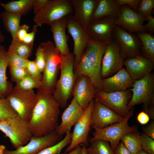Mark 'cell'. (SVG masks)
Wrapping results in <instances>:
<instances>
[{"label": "cell", "instance_id": "cell-1", "mask_svg": "<svg viewBox=\"0 0 154 154\" xmlns=\"http://www.w3.org/2000/svg\"><path fill=\"white\" fill-rule=\"evenodd\" d=\"M37 94V102L28 124L33 136L40 137L55 130L60 107L52 94L38 91Z\"/></svg>", "mask_w": 154, "mask_h": 154}, {"label": "cell", "instance_id": "cell-2", "mask_svg": "<svg viewBox=\"0 0 154 154\" xmlns=\"http://www.w3.org/2000/svg\"><path fill=\"white\" fill-rule=\"evenodd\" d=\"M108 44L91 37L74 72L75 80L78 77L85 75L91 80L97 90H102L100 72L102 58Z\"/></svg>", "mask_w": 154, "mask_h": 154}, {"label": "cell", "instance_id": "cell-3", "mask_svg": "<svg viewBox=\"0 0 154 154\" xmlns=\"http://www.w3.org/2000/svg\"><path fill=\"white\" fill-rule=\"evenodd\" d=\"M74 56L72 53L66 55H60V73L52 95L60 108H64L67 105L72 94L75 79L74 74Z\"/></svg>", "mask_w": 154, "mask_h": 154}, {"label": "cell", "instance_id": "cell-4", "mask_svg": "<svg viewBox=\"0 0 154 154\" xmlns=\"http://www.w3.org/2000/svg\"><path fill=\"white\" fill-rule=\"evenodd\" d=\"M43 49L46 58L45 67L41 80L42 86L37 91L52 94L58 81L60 69V54L50 41L41 42L39 45Z\"/></svg>", "mask_w": 154, "mask_h": 154}, {"label": "cell", "instance_id": "cell-5", "mask_svg": "<svg viewBox=\"0 0 154 154\" xmlns=\"http://www.w3.org/2000/svg\"><path fill=\"white\" fill-rule=\"evenodd\" d=\"M134 110L133 108L131 109L126 116L120 121L102 128H93V137L90 141L102 139L108 141L114 151L123 137L128 133L137 131L136 125L130 126L128 124L129 119L133 116Z\"/></svg>", "mask_w": 154, "mask_h": 154}, {"label": "cell", "instance_id": "cell-6", "mask_svg": "<svg viewBox=\"0 0 154 154\" xmlns=\"http://www.w3.org/2000/svg\"><path fill=\"white\" fill-rule=\"evenodd\" d=\"M0 130L9 138L15 149L26 144L33 136L28 123L19 116L0 120Z\"/></svg>", "mask_w": 154, "mask_h": 154}, {"label": "cell", "instance_id": "cell-7", "mask_svg": "<svg viewBox=\"0 0 154 154\" xmlns=\"http://www.w3.org/2000/svg\"><path fill=\"white\" fill-rule=\"evenodd\" d=\"M74 12L71 0H51L36 14L33 21L38 27L50 26L54 22L72 15Z\"/></svg>", "mask_w": 154, "mask_h": 154}, {"label": "cell", "instance_id": "cell-8", "mask_svg": "<svg viewBox=\"0 0 154 154\" xmlns=\"http://www.w3.org/2000/svg\"><path fill=\"white\" fill-rule=\"evenodd\" d=\"M18 115L29 123L37 101L33 90L22 89L17 85L6 98Z\"/></svg>", "mask_w": 154, "mask_h": 154}, {"label": "cell", "instance_id": "cell-9", "mask_svg": "<svg viewBox=\"0 0 154 154\" xmlns=\"http://www.w3.org/2000/svg\"><path fill=\"white\" fill-rule=\"evenodd\" d=\"M129 88L132 93L128 106L131 109L136 105L143 104V109L149 108L154 100V75L147 74L143 78L135 80Z\"/></svg>", "mask_w": 154, "mask_h": 154}, {"label": "cell", "instance_id": "cell-10", "mask_svg": "<svg viewBox=\"0 0 154 154\" xmlns=\"http://www.w3.org/2000/svg\"><path fill=\"white\" fill-rule=\"evenodd\" d=\"M129 89L111 93L97 90L95 98L123 117H125L131 109L128 105L132 93Z\"/></svg>", "mask_w": 154, "mask_h": 154}, {"label": "cell", "instance_id": "cell-11", "mask_svg": "<svg viewBox=\"0 0 154 154\" xmlns=\"http://www.w3.org/2000/svg\"><path fill=\"white\" fill-rule=\"evenodd\" d=\"M124 60L119 42L117 40L112 39L106 46L102 58L100 72L102 79L112 76L122 68Z\"/></svg>", "mask_w": 154, "mask_h": 154}, {"label": "cell", "instance_id": "cell-12", "mask_svg": "<svg viewBox=\"0 0 154 154\" xmlns=\"http://www.w3.org/2000/svg\"><path fill=\"white\" fill-rule=\"evenodd\" d=\"M66 28L74 41V69L78 64L81 57L91 37L86 29L74 19L72 15L68 16Z\"/></svg>", "mask_w": 154, "mask_h": 154}, {"label": "cell", "instance_id": "cell-13", "mask_svg": "<svg viewBox=\"0 0 154 154\" xmlns=\"http://www.w3.org/2000/svg\"><path fill=\"white\" fill-rule=\"evenodd\" d=\"M94 99L84 110L83 114L74 125L70 143L66 148V154L80 144L88 145V138L91 127V120Z\"/></svg>", "mask_w": 154, "mask_h": 154}, {"label": "cell", "instance_id": "cell-14", "mask_svg": "<svg viewBox=\"0 0 154 154\" xmlns=\"http://www.w3.org/2000/svg\"><path fill=\"white\" fill-rule=\"evenodd\" d=\"M63 138L62 135L55 130L42 137L32 136L25 145L15 150L5 148L3 154H37L43 149L57 143Z\"/></svg>", "mask_w": 154, "mask_h": 154}, {"label": "cell", "instance_id": "cell-15", "mask_svg": "<svg viewBox=\"0 0 154 154\" xmlns=\"http://www.w3.org/2000/svg\"><path fill=\"white\" fill-rule=\"evenodd\" d=\"M117 18L108 16L97 19L91 21L86 29L92 38L109 44L112 40L113 30L117 25Z\"/></svg>", "mask_w": 154, "mask_h": 154}, {"label": "cell", "instance_id": "cell-16", "mask_svg": "<svg viewBox=\"0 0 154 154\" xmlns=\"http://www.w3.org/2000/svg\"><path fill=\"white\" fill-rule=\"evenodd\" d=\"M112 35L119 44L121 54L124 60L140 54L142 45L137 35L117 25L114 29Z\"/></svg>", "mask_w": 154, "mask_h": 154}, {"label": "cell", "instance_id": "cell-17", "mask_svg": "<svg viewBox=\"0 0 154 154\" xmlns=\"http://www.w3.org/2000/svg\"><path fill=\"white\" fill-rule=\"evenodd\" d=\"M146 18L126 5L120 7L117 18V25L131 32H147L143 24Z\"/></svg>", "mask_w": 154, "mask_h": 154}, {"label": "cell", "instance_id": "cell-18", "mask_svg": "<svg viewBox=\"0 0 154 154\" xmlns=\"http://www.w3.org/2000/svg\"><path fill=\"white\" fill-rule=\"evenodd\" d=\"M124 118L100 102L94 99L91 127L102 128L121 121Z\"/></svg>", "mask_w": 154, "mask_h": 154}, {"label": "cell", "instance_id": "cell-19", "mask_svg": "<svg viewBox=\"0 0 154 154\" xmlns=\"http://www.w3.org/2000/svg\"><path fill=\"white\" fill-rule=\"evenodd\" d=\"M97 91L89 77L81 75L76 80L72 94L85 110L90 102L95 98Z\"/></svg>", "mask_w": 154, "mask_h": 154}, {"label": "cell", "instance_id": "cell-20", "mask_svg": "<svg viewBox=\"0 0 154 154\" xmlns=\"http://www.w3.org/2000/svg\"><path fill=\"white\" fill-rule=\"evenodd\" d=\"M123 65L131 77L135 81L151 73L154 68V60L139 54L125 59Z\"/></svg>", "mask_w": 154, "mask_h": 154}, {"label": "cell", "instance_id": "cell-21", "mask_svg": "<svg viewBox=\"0 0 154 154\" xmlns=\"http://www.w3.org/2000/svg\"><path fill=\"white\" fill-rule=\"evenodd\" d=\"M135 80L123 67L112 76L102 79V90L107 93L125 90L132 87Z\"/></svg>", "mask_w": 154, "mask_h": 154}, {"label": "cell", "instance_id": "cell-22", "mask_svg": "<svg viewBox=\"0 0 154 154\" xmlns=\"http://www.w3.org/2000/svg\"><path fill=\"white\" fill-rule=\"evenodd\" d=\"M84 111L73 97L70 103L63 113L61 122L55 131L62 135L70 132L72 127L80 119Z\"/></svg>", "mask_w": 154, "mask_h": 154}, {"label": "cell", "instance_id": "cell-23", "mask_svg": "<svg viewBox=\"0 0 154 154\" xmlns=\"http://www.w3.org/2000/svg\"><path fill=\"white\" fill-rule=\"evenodd\" d=\"M75 14V20L84 28L92 21L98 0H71Z\"/></svg>", "mask_w": 154, "mask_h": 154}, {"label": "cell", "instance_id": "cell-24", "mask_svg": "<svg viewBox=\"0 0 154 154\" xmlns=\"http://www.w3.org/2000/svg\"><path fill=\"white\" fill-rule=\"evenodd\" d=\"M67 16L54 22L50 25V30L53 35L54 43L61 55H66L70 53L67 44L68 37L65 31Z\"/></svg>", "mask_w": 154, "mask_h": 154}, {"label": "cell", "instance_id": "cell-25", "mask_svg": "<svg viewBox=\"0 0 154 154\" xmlns=\"http://www.w3.org/2000/svg\"><path fill=\"white\" fill-rule=\"evenodd\" d=\"M7 52L4 46L0 45V99L6 98L13 88L11 83L7 80L6 70L8 64Z\"/></svg>", "mask_w": 154, "mask_h": 154}, {"label": "cell", "instance_id": "cell-26", "mask_svg": "<svg viewBox=\"0 0 154 154\" xmlns=\"http://www.w3.org/2000/svg\"><path fill=\"white\" fill-rule=\"evenodd\" d=\"M120 7L118 6L114 0H98L92 21L106 16L117 17L120 11Z\"/></svg>", "mask_w": 154, "mask_h": 154}, {"label": "cell", "instance_id": "cell-27", "mask_svg": "<svg viewBox=\"0 0 154 154\" xmlns=\"http://www.w3.org/2000/svg\"><path fill=\"white\" fill-rule=\"evenodd\" d=\"M35 0L12 1L5 3H2L1 6L5 11L11 13L25 15L33 9Z\"/></svg>", "mask_w": 154, "mask_h": 154}, {"label": "cell", "instance_id": "cell-28", "mask_svg": "<svg viewBox=\"0 0 154 154\" xmlns=\"http://www.w3.org/2000/svg\"><path fill=\"white\" fill-rule=\"evenodd\" d=\"M21 16V15L11 13L5 11L0 13L3 26L6 31L11 34L12 40L16 39Z\"/></svg>", "mask_w": 154, "mask_h": 154}, {"label": "cell", "instance_id": "cell-29", "mask_svg": "<svg viewBox=\"0 0 154 154\" xmlns=\"http://www.w3.org/2000/svg\"><path fill=\"white\" fill-rule=\"evenodd\" d=\"M137 35L141 43V55L154 60V37L153 34L145 32H138Z\"/></svg>", "mask_w": 154, "mask_h": 154}, {"label": "cell", "instance_id": "cell-30", "mask_svg": "<svg viewBox=\"0 0 154 154\" xmlns=\"http://www.w3.org/2000/svg\"><path fill=\"white\" fill-rule=\"evenodd\" d=\"M34 42L26 43L17 39L12 40L7 51L14 53L22 58L28 59L32 52Z\"/></svg>", "mask_w": 154, "mask_h": 154}, {"label": "cell", "instance_id": "cell-31", "mask_svg": "<svg viewBox=\"0 0 154 154\" xmlns=\"http://www.w3.org/2000/svg\"><path fill=\"white\" fill-rule=\"evenodd\" d=\"M140 135L137 131L131 132L125 134L121 139L131 154H136L142 149Z\"/></svg>", "mask_w": 154, "mask_h": 154}, {"label": "cell", "instance_id": "cell-32", "mask_svg": "<svg viewBox=\"0 0 154 154\" xmlns=\"http://www.w3.org/2000/svg\"><path fill=\"white\" fill-rule=\"evenodd\" d=\"M91 142L90 146L86 148L87 154H114L108 141L96 139Z\"/></svg>", "mask_w": 154, "mask_h": 154}, {"label": "cell", "instance_id": "cell-33", "mask_svg": "<svg viewBox=\"0 0 154 154\" xmlns=\"http://www.w3.org/2000/svg\"><path fill=\"white\" fill-rule=\"evenodd\" d=\"M72 133L70 132L66 134L65 137L56 144L42 150L37 154H57L70 143Z\"/></svg>", "mask_w": 154, "mask_h": 154}, {"label": "cell", "instance_id": "cell-34", "mask_svg": "<svg viewBox=\"0 0 154 154\" xmlns=\"http://www.w3.org/2000/svg\"><path fill=\"white\" fill-rule=\"evenodd\" d=\"M18 116L7 98L0 99V120H5Z\"/></svg>", "mask_w": 154, "mask_h": 154}, {"label": "cell", "instance_id": "cell-35", "mask_svg": "<svg viewBox=\"0 0 154 154\" xmlns=\"http://www.w3.org/2000/svg\"><path fill=\"white\" fill-rule=\"evenodd\" d=\"M16 85L25 90H31L35 88L38 89L41 86L42 82L41 80L36 79L29 75L16 83Z\"/></svg>", "mask_w": 154, "mask_h": 154}, {"label": "cell", "instance_id": "cell-36", "mask_svg": "<svg viewBox=\"0 0 154 154\" xmlns=\"http://www.w3.org/2000/svg\"><path fill=\"white\" fill-rule=\"evenodd\" d=\"M7 59L9 66L25 68L28 59L22 58L16 54L7 51Z\"/></svg>", "mask_w": 154, "mask_h": 154}, {"label": "cell", "instance_id": "cell-37", "mask_svg": "<svg viewBox=\"0 0 154 154\" xmlns=\"http://www.w3.org/2000/svg\"><path fill=\"white\" fill-rule=\"evenodd\" d=\"M154 7V0H141L137 12L142 17L146 18L151 15V12Z\"/></svg>", "mask_w": 154, "mask_h": 154}, {"label": "cell", "instance_id": "cell-38", "mask_svg": "<svg viewBox=\"0 0 154 154\" xmlns=\"http://www.w3.org/2000/svg\"><path fill=\"white\" fill-rule=\"evenodd\" d=\"M10 75L12 82L18 83L29 74L26 68L16 67L9 66Z\"/></svg>", "mask_w": 154, "mask_h": 154}, {"label": "cell", "instance_id": "cell-39", "mask_svg": "<svg viewBox=\"0 0 154 154\" xmlns=\"http://www.w3.org/2000/svg\"><path fill=\"white\" fill-rule=\"evenodd\" d=\"M140 136L142 149L149 154H154V139L144 133Z\"/></svg>", "mask_w": 154, "mask_h": 154}, {"label": "cell", "instance_id": "cell-40", "mask_svg": "<svg viewBox=\"0 0 154 154\" xmlns=\"http://www.w3.org/2000/svg\"><path fill=\"white\" fill-rule=\"evenodd\" d=\"M34 61L40 72L42 73L45 66L46 58L43 49L39 45L37 49Z\"/></svg>", "mask_w": 154, "mask_h": 154}, {"label": "cell", "instance_id": "cell-41", "mask_svg": "<svg viewBox=\"0 0 154 154\" xmlns=\"http://www.w3.org/2000/svg\"><path fill=\"white\" fill-rule=\"evenodd\" d=\"M25 68L29 75L34 78L41 80L42 74L38 68L34 60L28 59Z\"/></svg>", "mask_w": 154, "mask_h": 154}, {"label": "cell", "instance_id": "cell-42", "mask_svg": "<svg viewBox=\"0 0 154 154\" xmlns=\"http://www.w3.org/2000/svg\"><path fill=\"white\" fill-rule=\"evenodd\" d=\"M116 3L119 6L126 5L135 12H137L140 0H115Z\"/></svg>", "mask_w": 154, "mask_h": 154}, {"label": "cell", "instance_id": "cell-43", "mask_svg": "<svg viewBox=\"0 0 154 154\" xmlns=\"http://www.w3.org/2000/svg\"><path fill=\"white\" fill-rule=\"evenodd\" d=\"M29 29V26L27 24L20 25L17 32L16 39L23 41L28 33Z\"/></svg>", "mask_w": 154, "mask_h": 154}, {"label": "cell", "instance_id": "cell-44", "mask_svg": "<svg viewBox=\"0 0 154 154\" xmlns=\"http://www.w3.org/2000/svg\"><path fill=\"white\" fill-rule=\"evenodd\" d=\"M38 26L35 25L32 29V31L28 33L23 41L27 44L34 42V39L37 32L38 31Z\"/></svg>", "mask_w": 154, "mask_h": 154}, {"label": "cell", "instance_id": "cell-45", "mask_svg": "<svg viewBox=\"0 0 154 154\" xmlns=\"http://www.w3.org/2000/svg\"><path fill=\"white\" fill-rule=\"evenodd\" d=\"M49 0H35L33 5L35 15L40 11L48 2Z\"/></svg>", "mask_w": 154, "mask_h": 154}, {"label": "cell", "instance_id": "cell-46", "mask_svg": "<svg viewBox=\"0 0 154 154\" xmlns=\"http://www.w3.org/2000/svg\"><path fill=\"white\" fill-rule=\"evenodd\" d=\"M144 133L149 137L154 139V121H152L151 122L142 128Z\"/></svg>", "mask_w": 154, "mask_h": 154}, {"label": "cell", "instance_id": "cell-47", "mask_svg": "<svg viewBox=\"0 0 154 154\" xmlns=\"http://www.w3.org/2000/svg\"><path fill=\"white\" fill-rule=\"evenodd\" d=\"M146 18L148 22L143 26L147 32L153 34L154 32V18L151 15L147 16Z\"/></svg>", "mask_w": 154, "mask_h": 154}, {"label": "cell", "instance_id": "cell-48", "mask_svg": "<svg viewBox=\"0 0 154 154\" xmlns=\"http://www.w3.org/2000/svg\"><path fill=\"white\" fill-rule=\"evenodd\" d=\"M150 119L148 114L143 111L140 112L137 117V121L139 123L143 125L149 122Z\"/></svg>", "mask_w": 154, "mask_h": 154}, {"label": "cell", "instance_id": "cell-49", "mask_svg": "<svg viewBox=\"0 0 154 154\" xmlns=\"http://www.w3.org/2000/svg\"><path fill=\"white\" fill-rule=\"evenodd\" d=\"M114 152V154H131L122 141L119 143Z\"/></svg>", "mask_w": 154, "mask_h": 154}, {"label": "cell", "instance_id": "cell-50", "mask_svg": "<svg viewBox=\"0 0 154 154\" xmlns=\"http://www.w3.org/2000/svg\"><path fill=\"white\" fill-rule=\"evenodd\" d=\"M143 111L145 112L149 116L150 118L154 119V101H153L149 107L144 109Z\"/></svg>", "mask_w": 154, "mask_h": 154}, {"label": "cell", "instance_id": "cell-51", "mask_svg": "<svg viewBox=\"0 0 154 154\" xmlns=\"http://www.w3.org/2000/svg\"><path fill=\"white\" fill-rule=\"evenodd\" d=\"M81 147L78 146L66 154H80L81 152Z\"/></svg>", "mask_w": 154, "mask_h": 154}, {"label": "cell", "instance_id": "cell-52", "mask_svg": "<svg viewBox=\"0 0 154 154\" xmlns=\"http://www.w3.org/2000/svg\"><path fill=\"white\" fill-rule=\"evenodd\" d=\"M81 152L80 154H87L86 150V146L84 144H82Z\"/></svg>", "mask_w": 154, "mask_h": 154}, {"label": "cell", "instance_id": "cell-53", "mask_svg": "<svg viewBox=\"0 0 154 154\" xmlns=\"http://www.w3.org/2000/svg\"><path fill=\"white\" fill-rule=\"evenodd\" d=\"M5 148L4 145H0V154H3Z\"/></svg>", "mask_w": 154, "mask_h": 154}, {"label": "cell", "instance_id": "cell-54", "mask_svg": "<svg viewBox=\"0 0 154 154\" xmlns=\"http://www.w3.org/2000/svg\"><path fill=\"white\" fill-rule=\"evenodd\" d=\"M5 40V37L1 33L0 30V43L3 42Z\"/></svg>", "mask_w": 154, "mask_h": 154}, {"label": "cell", "instance_id": "cell-55", "mask_svg": "<svg viewBox=\"0 0 154 154\" xmlns=\"http://www.w3.org/2000/svg\"><path fill=\"white\" fill-rule=\"evenodd\" d=\"M136 154H149L142 149H141L137 152Z\"/></svg>", "mask_w": 154, "mask_h": 154}, {"label": "cell", "instance_id": "cell-56", "mask_svg": "<svg viewBox=\"0 0 154 154\" xmlns=\"http://www.w3.org/2000/svg\"><path fill=\"white\" fill-rule=\"evenodd\" d=\"M2 3H1V1L0 0V5H1V4Z\"/></svg>", "mask_w": 154, "mask_h": 154}, {"label": "cell", "instance_id": "cell-57", "mask_svg": "<svg viewBox=\"0 0 154 154\" xmlns=\"http://www.w3.org/2000/svg\"><path fill=\"white\" fill-rule=\"evenodd\" d=\"M57 154H64L60 153H58Z\"/></svg>", "mask_w": 154, "mask_h": 154}]
</instances>
